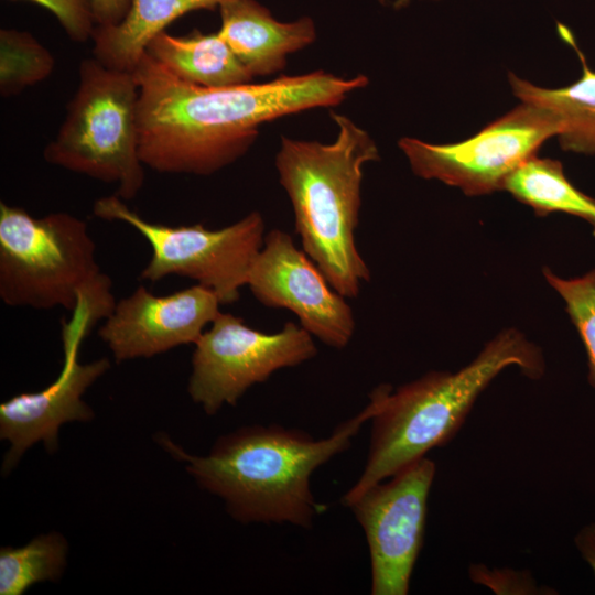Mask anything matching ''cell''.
Segmentation results:
<instances>
[{
  "instance_id": "ac0fdd59",
  "label": "cell",
  "mask_w": 595,
  "mask_h": 595,
  "mask_svg": "<svg viewBox=\"0 0 595 595\" xmlns=\"http://www.w3.org/2000/svg\"><path fill=\"white\" fill-rule=\"evenodd\" d=\"M504 190L531 206L538 216L563 212L585 219L595 236V198L566 178L560 161L530 158L507 178Z\"/></svg>"
},
{
  "instance_id": "7a4b0ae2",
  "label": "cell",
  "mask_w": 595,
  "mask_h": 595,
  "mask_svg": "<svg viewBox=\"0 0 595 595\" xmlns=\"http://www.w3.org/2000/svg\"><path fill=\"white\" fill-rule=\"evenodd\" d=\"M375 413L371 401L324 439L281 425H249L220 436L206 456H193L161 434L158 442L197 484L220 497L242 523H290L304 529L325 511L311 490V476L346 451Z\"/></svg>"
},
{
  "instance_id": "6da1fadb",
  "label": "cell",
  "mask_w": 595,
  "mask_h": 595,
  "mask_svg": "<svg viewBox=\"0 0 595 595\" xmlns=\"http://www.w3.org/2000/svg\"><path fill=\"white\" fill-rule=\"evenodd\" d=\"M132 73L139 89L142 163L159 173L199 176L244 156L262 123L336 106L368 84L365 75L339 77L316 71L261 84L202 87L178 79L147 52Z\"/></svg>"
},
{
  "instance_id": "52a82bcc",
  "label": "cell",
  "mask_w": 595,
  "mask_h": 595,
  "mask_svg": "<svg viewBox=\"0 0 595 595\" xmlns=\"http://www.w3.org/2000/svg\"><path fill=\"white\" fill-rule=\"evenodd\" d=\"M93 213L104 220L126 223L147 239L152 256L141 271L142 280L158 282L172 274L190 278L210 289L221 304L239 299L266 236L259 212L216 230L201 224L167 226L145 220L113 194L98 198Z\"/></svg>"
},
{
  "instance_id": "7c38bea8",
  "label": "cell",
  "mask_w": 595,
  "mask_h": 595,
  "mask_svg": "<svg viewBox=\"0 0 595 595\" xmlns=\"http://www.w3.org/2000/svg\"><path fill=\"white\" fill-rule=\"evenodd\" d=\"M217 295L195 284L169 295L139 285L117 301L98 329L117 363L149 358L181 345L195 344L220 313Z\"/></svg>"
},
{
  "instance_id": "5b68a950",
  "label": "cell",
  "mask_w": 595,
  "mask_h": 595,
  "mask_svg": "<svg viewBox=\"0 0 595 595\" xmlns=\"http://www.w3.org/2000/svg\"><path fill=\"white\" fill-rule=\"evenodd\" d=\"M78 75L65 118L43 156L52 165L115 184V195L130 201L145 177L138 147L134 75L106 67L94 56L80 62Z\"/></svg>"
},
{
  "instance_id": "cb8c5ba5",
  "label": "cell",
  "mask_w": 595,
  "mask_h": 595,
  "mask_svg": "<svg viewBox=\"0 0 595 595\" xmlns=\"http://www.w3.org/2000/svg\"><path fill=\"white\" fill-rule=\"evenodd\" d=\"M96 25H113L127 14L131 0H90Z\"/></svg>"
},
{
  "instance_id": "4fadbf2b",
  "label": "cell",
  "mask_w": 595,
  "mask_h": 595,
  "mask_svg": "<svg viewBox=\"0 0 595 595\" xmlns=\"http://www.w3.org/2000/svg\"><path fill=\"white\" fill-rule=\"evenodd\" d=\"M89 332L75 323L63 324L64 364L57 378L36 392H23L0 404V437L10 442L2 470L10 472L24 452L39 441L57 450L58 429L69 421L94 415L83 401L85 391L110 367L107 358L80 363L78 348Z\"/></svg>"
},
{
  "instance_id": "44dd1931",
  "label": "cell",
  "mask_w": 595,
  "mask_h": 595,
  "mask_svg": "<svg viewBox=\"0 0 595 595\" xmlns=\"http://www.w3.org/2000/svg\"><path fill=\"white\" fill-rule=\"evenodd\" d=\"M545 280L562 296L588 358V382L595 389V269L581 278L561 279L543 270Z\"/></svg>"
},
{
  "instance_id": "9c48e42d",
  "label": "cell",
  "mask_w": 595,
  "mask_h": 595,
  "mask_svg": "<svg viewBox=\"0 0 595 595\" xmlns=\"http://www.w3.org/2000/svg\"><path fill=\"white\" fill-rule=\"evenodd\" d=\"M194 345L187 391L208 415L225 404L235 405L273 372L317 354L313 336L301 325L286 322L280 332L267 334L223 312Z\"/></svg>"
},
{
  "instance_id": "d4e9b609",
  "label": "cell",
  "mask_w": 595,
  "mask_h": 595,
  "mask_svg": "<svg viewBox=\"0 0 595 595\" xmlns=\"http://www.w3.org/2000/svg\"><path fill=\"white\" fill-rule=\"evenodd\" d=\"M574 542L595 576V522L584 526L575 536Z\"/></svg>"
},
{
  "instance_id": "484cf974",
  "label": "cell",
  "mask_w": 595,
  "mask_h": 595,
  "mask_svg": "<svg viewBox=\"0 0 595 595\" xmlns=\"http://www.w3.org/2000/svg\"><path fill=\"white\" fill-rule=\"evenodd\" d=\"M409 0H397L396 4L397 6H402L404 3H407Z\"/></svg>"
},
{
  "instance_id": "e0dca14e",
  "label": "cell",
  "mask_w": 595,
  "mask_h": 595,
  "mask_svg": "<svg viewBox=\"0 0 595 595\" xmlns=\"http://www.w3.org/2000/svg\"><path fill=\"white\" fill-rule=\"evenodd\" d=\"M559 33L576 52L582 64L581 77L569 86L549 89L510 73V86L521 101L544 107L558 117L560 132L556 137L563 150L595 154V72L588 67L572 33L561 24Z\"/></svg>"
},
{
  "instance_id": "ba28073f",
  "label": "cell",
  "mask_w": 595,
  "mask_h": 595,
  "mask_svg": "<svg viewBox=\"0 0 595 595\" xmlns=\"http://www.w3.org/2000/svg\"><path fill=\"white\" fill-rule=\"evenodd\" d=\"M559 132L560 121L552 111L522 101L462 142L431 144L403 137L398 145L415 175L474 196L504 190L507 178Z\"/></svg>"
},
{
  "instance_id": "ffe728a7",
  "label": "cell",
  "mask_w": 595,
  "mask_h": 595,
  "mask_svg": "<svg viewBox=\"0 0 595 595\" xmlns=\"http://www.w3.org/2000/svg\"><path fill=\"white\" fill-rule=\"evenodd\" d=\"M52 53L30 32L0 30V95L12 97L46 79L53 72Z\"/></svg>"
},
{
  "instance_id": "9a60e30c",
  "label": "cell",
  "mask_w": 595,
  "mask_h": 595,
  "mask_svg": "<svg viewBox=\"0 0 595 595\" xmlns=\"http://www.w3.org/2000/svg\"><path fill=\"white\" fill-rule=\"evenodd\" d=\"M229 0H131L126 17L113 25H95L93 56L106 67L133 72L150 42L178 18L215 10Z\"/></svg>"
},
{
  "instance_id": "30bf717a",
  "label": "cell",
  "mask_w": 595,
  "mask_h": 595,
  "mask_svg": "<svg viewBox=\"0 0 595 595\" xmlns=\"http://www.w3.org/2000/svg\"><path fill=\"white\" fill-rule=\"evenodd\" d=\"M435 463L421 457L350 501L370 554L372 595H407L421 552Z\"/></svg>"
},
{
  "instance_id": "603a6c76",
  "label": "cell",
  "mask_w": 595,
  "mask_h": 595,
  "mask_svg": "<svg viewBox=\"0 0 595 595\" xmlns=\"http://www.w3.org/2000/svg\"><path fill=\"white\" fill-rule=\"evenodd\" d=\"M470 576L474 582L485 584L498 594H534L538 589L529 574L511 570L493 573L485 566H473Z\"/></svg>"
},
{
  "instance_id": "7402d4cb",
  "label": "cell",
  "mask_w": 595,
  "mask_h": 595,
  "mask_svg": "<svg viewBox=\"0 0 595 595\" xmlns=\"http://www.w3.org/2000/svg\"><path fill=\"white\" fill-rule=\"evenodd\" d=\"M52 12L68 37L76 43L91 39L95 20L90 0H28Z\"/></svg>"
},
{
  "instance_id": "8fae6325",
  "label": "cell",
  "mask_w": 595,
  "mask_h": 595,
  "mask_svg": "<svg viewBox=\"0 0 595 595\" xmlns=\"http://www.w3.org/2000/svg\"><path fill=\"white\" fill-rule=\"evenodd\" d=\"M247 285L261 304L291 311L304 329L327 346L339 349L350 343L356 323L346 298L283 230L264 236Z\"/></svg>"
},
{
  "instance_id": "2e32d148",
  "label": "cell",
  "mask_w": 595,
  "mask_h": 595,
  "mask_svg": "<svg viewBox=\"0 0 595 595\" xmlns=\"http://www.w3.org/2000/svg\"><path fill=\"white\" fill-rule=\"evenodd\" d=\"M178 79L202 87H228L251 83L253 76L216 32L197 30L185 36L159 33L145 51Z\"/></svg>"
},
{
  "instance_id": "277c9868",
  "label": "cell",
  "mask_w": 595,
  "mask_h": 595,
  "mask_svg": "<svg viewBox=\"0 0 595 595\" xmlns=\"http://www.w3.org/2000/svg\"><path fill=\"white\" fill-rule=\"evenodd\" d=\"M331 117L337 127L334 142L282 137L274 165L290 198L303 251L336 292L355 299L370 280L355 240L363 171L379 159V151L351 119L336 112Z\"/></svg>"
},
{
  "instance_id": "3957f363",
  "label": "cell",
  "mask_w": 595,
  "mask_h": 595,
  "mask_svg": "<svg viewBox=\"0 0 595 595\" xmlns=\"http://www.w3.org/2000/svg\"><path fill=\"white\" fill-rule=\"evenodd\" d=\"M517 366L529 378L545 370L541 350L513 328L499 333L456 372L430 371L400 386L376 387L369 451L358 480L342 498L360 496L434 447L447 444L464 424L479 394L505 368Z\"/></svg>"
},
{
  "instance_id": "d6986e66",
  "label": "cell",
  "mask_w": 595,
  "mask_h": 595,
  "mask_svg": "<svg viewBox=\"0 0 595 595\" xmlns=\"http://www.w3.org/2000/svg\"><path fill=\"white\" fill-rule=\"evenodd\" d=\"M66 539L52 532L19 548L0 549V595H21L35 583L60 578L66 564Z\"/></svg>"
},
{
  "instance_id": "8992f818",
  "label": "cell",
  "mask_w": 595,
  "mask_h": 595,
  "mask_svg": "<svg viewBox=\"0 0 595 595\" xmlns=\"http://www.w3.org/2000/svg\"><path fill=\"white\" fill-rule=\"evenodd\" d=\"M106 274L87 223L68 213L34 217L0 203V299L12 307L74 311Z\"/></svg>"
},
{
  "instance_id": "5bb4252c",
  "label": "cell",
  "mask_w": 595,
  "mask_h": 595,
  "mask_svg": "<svg viewBox=\"0 0 595 595\" xmlns=\"http://www.w3.org/2000/svg\"><path fill=\"white\" fill-rule=\"evenodd\" d=\"M218 9L221 23L217 33L253 77L278 73L288 55L316 39L311 18L281 22L257 0H229Z\"/></svg>"
}]
</instances>
